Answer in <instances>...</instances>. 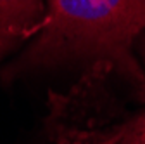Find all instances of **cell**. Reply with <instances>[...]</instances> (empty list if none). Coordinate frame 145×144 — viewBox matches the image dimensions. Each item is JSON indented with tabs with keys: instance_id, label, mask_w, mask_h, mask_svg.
Returning a JSON list of instances; mask_svg holds the SVG:
<instances>
[{
	"instance_id": "cell-1",
	"label": "cell",
	"mask_w": 145,
	"mask_h": 144,
	"mask_svg": "<svg viewBox=\"0 0 145 144\" xmlns=\"http://www.w3.org/2000/svg\"><path fill=\"white\" fill-rule=\"evenodd\" d=\"M145 30V0H48L45 19L24 52L2 69L10 82L66 63H111L138 90L143 69L131 45Z\"/></svg>"
},
{
	"instance_id": "cell-2",
	"label": "cell",
	"mask_w": 145,
	"mask_h": 144,
	"mask_svg": "<svg viewBox=\"0 0 145 144\" xmlns=\"http://www.w3.org/2000/svg\"><path fill=\"white\" fill-rule=\"evenodd\" d=\"M43 19V0H0V61L40 31Z\"/></svg>"
},
{
	"instance_id": "cell-3",
	"label": "cell",
	"mask_w": 145,
	"mask_h": 144,
	"mask_svg": "<svg viewBox=\"0 0 145 144\" xmlns=\"http://www.w3.org/2000/svg\"><path fill=\"white\" fill-rule=\"evenodd\" d=\"M111 144H145V110L123 123Z\"/></svg>"
},
{
	"instance_id": "cell-4",
	"label": "cell",
	"mask_w": 145,
	"mask_h": 144,
	"mask_svg": "<svg viewBox=\"0 0 145 144\" xmlns=\"http://www.w3.org/2000/svg\"><path fill=\"white\" fill-rule=\"evenodd\" d=\"M138 52H140V56H142V61H143V82H142V85L138 87V97L142 99V101H145V37L140 40V44H138Z\"/></svg>"
}]
</instances>
